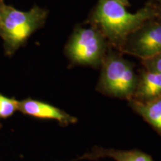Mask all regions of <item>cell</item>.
Listing matches in <instances>:
<instances>
[{"instance_id":"4","label":"cell","mask_w":161,"mask_h":161,"mask_svg":"<svg viewBox=\"0 0 161 161\" xmlns=\"http://www.w3.org/2000/svg\"><path fill=\"white\" fill-rule=\"evenodd\" d=\"M110 47L97 27L77 25L66 43L65 54L72 65L98 69Z\"/></svg>"},{"instance_id":"6","label":"cell","mask_w":161,"mask_h":161,"mask_svg":"<svg viewBox=\"0 0 161 161\" xmlns=\"http://www.w3.org/2000/svg\"><path fill=\"white\" fill-rule=\"evenodd\" d=\"M18 111L41 119L55 120L62 126H68L78 122L77 118L57 107L30 98L19 101Z\"/></svg>"},{"instance_id":"14","label":"cell","mask_w":161,"mask_h":161,"mask_svg":"<svg viewBox=\"0 0 161 161\" xmlns=\"http://www.w3.org/2000/svg\"><path fill=\"white\" fill-rule=\"evenodd\" d=\"M155 1H157V2H160V1H161V0H155Z\"/></svg>"},{"instance_id":"8","label":"cell","mask_w":161,"mask_h":161,"mask_svg":"<svg viewBox=\"0 0 161 161\" xmlns=\"http://www.w3.org/2000/svg\"><path fill=\"white\" fill-rule=\"evenodd\" d=\"M107 158L116 161H154L149 154L140 150H116L99 146L93 147L90 152L81 155L78 160H98Z\"/></svg>"},{"instance_id":"12","label":"cell","mask_w":161,"mask_h":161,"mask_svg":"<svg viewBox=\"0 0 161 161\" xmlns=\"http://www.w3.org/2000/svg\"><path fill=\"white\" fill-rule=\"evenodd\" d=\"M155 8H156V19L161 21V1L158 2V3H155Z\"/></svg>"},{"instance_id":"9","label":"cell","mask_w":161,"mask_h":161,"mask_svg":"<svg viewBox=\"0 0 161 161\" xmlns=\"http://www.w3.org/2000/svg\"><path fill=\"white\" fill-rule=\"evenodd\" d=\"M128 102L130 108L161 136V97L148 102H140L134 99Z\"/></svg>"},{"instance_id":"2","label":"cell","mask_w":161,"mask_h":161,"mask_svg":"<svg viewBox=\"0 0 161 161\" xmlns=\"http://www.w3.org/2000/svg\"><path fill=\"white\" fill-rule=\"evenodd\" d=\"M100 68L96 90L109 97L131 99L138 80L134 64L125 58L120 52L110 47Z\"/></svg>"},{"instance_id":"5","label":"cell","mask_w":161,"mask_h":161,"mask_svg":"<svg viewBox=\"0 0 161 161\" xmlns=\"http://www.w3.org/2000/svg\"><path fill=\"white\" fill-rule=\"evenodd\" d=\"M119 52L141 60L161 52V21L150 19L132 32Z\"/></svg>"},{"instance_id":"7","label":"cell","mask_w":161,"mask_h":161,"mask_svg":"<svg viewBox=\"0 0 161 161\" xmlns=\"http://www.w3.org/2000/svg\"><path fill=\"white\" fill-rule=\"evenodd\" d=\"M161 97V72L142 70L131 99L140 102H148Z\"/></svg>"},{"instance_id":"10","label":"cell","mask_w":161,"mask_h":161,"mask_svg":"<svg viewBox=\"0 0 161 161\" xmlns=\"http://www.w3.org/2000/svg\"><path fill=\"white\" fill-rule=\"evenodd\" d=\"M19 101L0 94V118L6 119L14 114L19 110Z\"/></svg>"},{"instance_id":"13","label":"cell","mask_w":161,"mask_h":161,"mask_svg":"<svg viewBox=\"0 0 161 161\" xmlns=\"http://www.w3.org/2000/svg\"><path fill=\"white\" fill-rule=\"evenodd\" d=\"M116 1L119 2V3L122 4V5L126 6V7H128V6H130L129 0H116Z\"/></svg>"},{"instance_id":"11","label":"cell","mask_w":161,"mask_h":161,"mask_svg":"<svg viewBox=\"0 0 161 161\" xmlns=\"http://www.w3.org/2000/svg\"><path fill=\"white\" fill-rule=\"evenodd\" d=\"M141 63L143 66L144 69L148 71L161 72V52L151 58L141 60Z\"/></svg>"},{"instance_id":"3","label":"cell","mask_w":161,"mask_h":161,"mask_svg":"<svg viewBox=\"0 0 161 161\" xmlns=\"http://www.w3.org/2000/svg\"><path fill=\"white\" fill-rule=\"evenodd\" d=\"M48 12L35 5L29 11H19L2 3L0 5V35L10 52L21 46L45 23Z\"/></svg>"},{"instance_id":"1","label":"cell","mask_w":161,"mask_h":161,"mask_svg":"<svg viewBox=\"0 0 161 161\" xmlns=\"http://www.w3.org/2000/svg\"><path fill=\"white\" fill-rule=\"evenodd\" d=\"M156 19L155 3L148 2L135 13L116 0H98L87 22L102 32L110 47L119 51L132 32L150 19Z\"/></svg>"}]
</instances>
